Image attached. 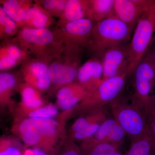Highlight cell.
I'll return each mask as SVG.
<instances>
[{
	"label": "cell",
	"mask_w": 155,
	"mask_h": 155,
	"mask_svg": "<svg viewBox=\"0 0 155 155\" xmlns=\"http://www.w3.org/2000/svg\"><path fill=\"white\" fill-rule=\"evenodd\" d=\"M87 6L88 0H68L64 14L57 21L55 26L60 27L87 18Z\"/></svg>",
	"instance_id": "obj_21"
},
{
	"label": "cell",
	"mask_w": 155,
	"mask_h": 155,
	"mask_svg": "<svg viewBox=\"0 0 155 155\" xmlns=\"http://www.w3.org/2000/svg\"><path fill=\"white\" fill-rule=\"evenodd\" d=\"M154 124H155V120L154 122H153L152 123H151V124H149V125H147V127H148V126H151V125H154Z\"/></svg>",
	"instance_id": "obj_35"
},
{
	"label": "cell",
	"mask_w": 155,
	"mask_h": 155,
	"mask_svg": "<svg viewBox=\"0 0 155 155\" xmlns=\"http://www.w3.org/2000/svg\"><path fill=\"white\" fill-rule=\"evenodd\" d=\"M114 0H88L87 18L95 23L105 19L111 15Z\"/></svg>",
	"instance_id": "obj_24"
},
{
	"label": "cell",
	"mask_w": 155,
	"mask_h": 155,
	"mask_svg": "<svg viewBox=\"0 0 155 155\" xmlns=\"http://www.w3.org/2000/svg\"><path fill=\"white\" fill-rule=\"evenodd\" d=\"M88 93L79 84L73 82L61 87L56 94L57 105L64 111L75 107Z\"/></svg>",
	"instance_id": "obj_18"
},
{
	"label": "cell",
	"mask_w": 155,
	"mask_h": 155,
	"mask_svg": "<svg viewBox=\"0 0 155 155\" xmlns=\"http://www.w3.org/2000/svg\"><path fill=\"white\" fill-rule=\"evenodd\" d=\"M21 97V101L17 107V119L21 120L31 111L45 105L41 91L23 82H19L17 87Z\"/></svg>",
	"instance_id": "obj_15"
},
{
	"label": "cell",
	"mask_w": 155,
	"mask_h": 155,
	"mask_svg": "<svg viewBox=\"0 0 155 155\" xmlns=\"http://www.w3.org/2000/svg\"><path fill=\"white\" fill-rule=\"evenodd\" d=\"M19 25L6 13L0 6V39L1 41L12 38L20 30Z\"/></svg>",
	"instance_id": "obj_26"
},
{
	"label": "cell",
	"mask_w": 155,
	"mask_h": 155,
	"mask_svg": "<svg viewBox=\"0 0 155 155\" xmlns=\"http://www.w3.org/2000/svg\"><path fill=\"white\" fill-rule=\"evenodd\" d=\"M134 72V91L129 98L143 110L151 97L150 94L155 83V49L147 52Z\"/></svg>",
	"instance_id": "obj_7"
},
{
	"label": "cell",
	"mask_w": 155,
	"mask_h": 155,
	"mask_svg": "<svg viewBox=\"0 0 155 155\" xmlns=\"http://www.w3.org/2000/svg\"><path fill=\"white\" fill-rule=\"evenodd\" d=\"M94 22L84 18L63 26H55L53 31L65 46L87 50Z\"/></svg>",
	"instance_id": "obj_8"
},
{
	"label": "cell",
	"mask_w": 155,
	"mask_h": 155,
	"mask_svg": "<svg viewBox=\"0 0 155 155\" xmlns=\"http://www.w3.org/2000/svg\"><path fill=\"white\" fill-rule=\"evenodd\" d=\"M84 50L65 46L60 55L48 66L51 91L75 82Z\"/></svg>",
	"instance_id": "obj_4"
},
{
	"label": "cell",
	"mask_w": 155,
	"mask_h": 155,
	"mask_svg": "<svg viewBox=\"0 0 155 155\" xmlns=\"http://www.w3.org/2000/svg\"><path fill=\"white\" fill-rule=\"evenodd\" d=\"M18 74L8 72L0 73V106L1 107L12 105L14 102L11 98L13 91L17 89L19 83Z\"/></svg>",
	"instance_id": "obj_23"
},
{
	"label": "cell",
	"mask_w": 155,
	"mask_h": 155,
	"mask_svg": "<svg viewBox=\"0 0 155 155\" xmlns=\"http://www.w3.org/2000/svg\"><path fill=\"white\" fill-rule=\"evenodd\" d=\"M125 130L114 117H108L91 138L84 140L91 143H108L122 144L126 136Z\"/></svg>",
	"instance_id": "obj_17"
},
{
	"label": "cell",
	"mask_w": 155,
	"mask_h": 155,
	"mask_svg": "<svg viewBox=\"0 0 155 155\" xmlns=\"http://www.w3.org/2000/svg\"><path fill=\"white\" fill-rule=\"evenodd\" d=\"M127 73L103 80L96 89L88 93L86 97L75 107L64 111V116L68 119L71 116H79L87 111L105 107L121 94L125 86Z\"/></svg>",
	"instance_id": "obj_5"
},
{
	"label": "cell",
	"mask_w": 155,
	"mask_h": 155,
	"mask_svg": "<svg viewBox=\"0 0 155 155\" xmlns=\"http://www.w3.org/2000/svg\"><path fill=\"white\" fill-rule=\"evenodd\" d=\"M48 66L47 63L28 56L22 62L17 74L23 82L40 91H50L51 84Z\"/></svg>",
	"instance_id": "obj_9"
},
{
	"label": "cell",
	"mask_w": 155,
	"mask_h": 155,
	"mask_svg": "<svg viewBox=\"0 0 155 155\" xmlns=\"http://www.w3.org/2000/svg\"><path fill=\"white\" fill-rule=\"evenodd\" d=\"M28 56L14 38L2 40L0 45L1 72H6L22 64Z\"/></svg>",
	"instance_id": "obj_16"
},
{
	"label": "cell",
	"mask_w": 155,
	"mask_h": 155,
	"mask_svg": "<svg viewBox=\"0 0 155 155\" xmlns=\"http://www.w3.org/2000/svg\"><path fill=\"white\" fill-rule=\"evenodd\" d=\"M151 155H155V148H154L153 147Z\"/></svg>",
	"instance_id": "obj_34"
},
{
	"label": "cell",
	"mask_w": 155,
	"mask_h": 155,
	"mask_svg": "<svg viewBox=\"0 0 155 155\" xmlns=\"http://www.w3.org/2000/svg\"><path fill=\"white\" fill-rule=\"evenodd\" d=\"M12 130L27 146L40 149L49 154L59 153V151L52 152L50 150L28 118L16 121Z\"/></svg>",
	"instance_id": "obj_14"
},
{
	"label": "cell",
	"mask_w": 155,
	"mask_h": 155,
	"mask_svg": "<svg viewBox=\"0 0 155 155\" xmlns=\"http://www.w3.org/2000/svg\"><path fill=\"white\" fill-rule=\"evenodd\" d=\"M36 128L49 148L52 152L59 151L65 140L66 121L61 119L28 118Z\"/></svg>",
	"instance_id": "obj_10"
},
{
	"label": "cell",
	"mask_w": 155,
	"mask_h": 155,
	"mask_svg": "<svg viewBox=\"0 0 155 155\" xmlns=\"http://www.w3.org/2000/svg\"><path fill=\"white\" fill-rule=\"evenodd\" d=\"M30 0H1L0 3L6 13L19 25L24 27V21L28 10L33 4Z\"/></svg>",
	"instance_id": "obj_20"
},
{
	"label": "cell",
	"mask_w": 155,
	"mask_h": 155,
	"mask_svg": "<svg viewBox=\"0 0 155 155\" xmlns=\"http://www.w3.org/2000/svg\"><path fill=\"white\" fill-rule=\"evenodd\" d=\"M153 0H114L112 14L126 24L131 31Z\"/></svg>",
	"instance_id": "obj_12"
},
{
	"label": "cell",
	"mask_w": 155,
	"mask_h": 155,
	"mask_svg": "<svg viewBox=\"0 0 155 155\" xmlns=\"http://www.w3.org/2000/svg\"><path fill=\"white\" fill-rule=\"evenodd\" d=\"M153 146L149 134L131 141L125 155H151Z\"/></svg>",
	"instance_id": "obj_27"
},
{
	"label": "cell",
	"mask_w": 155,
	"mask_h": 155,
	"mask_svg": "<svg viewBox=\"0 0 155 155\" xmlns=\"http://www.w3.org/2000/svg\"><path fill=\"white\" fill-rule=\"evenodd\" d=\"M130 28L113 14L95 23L87 50L93 57L101 59L108 50L129 43Z\"/></svg>",
	"instance_id": "obj_2"
},
{
	"label": "cell",
	"mask_w": 155,
	"mask_h": 155,
	"mask_svg": "<svg viewBox=\"0 0 155 155\" xmlns=\"http://www.w3.org/2000/svg\"><path fill=\"white\" fill-rule=\"evenodd\" d=\"M120 144L118 143H91L83 141L79 145L82 155H115Z\"/></svg>",
	"instance_id": "obj_25"
},
{
	"label": "cell",
	"mask_w": 155,
	"mask_h": 155,
	"mask_svg": "<svg viewBox=\"0 0 155 155\" xmlns=\"http://www.w3.org/2000/svg\"><path fill=\"white\" fill-rule=\"evenodd\" d=\"M113 117L125 130L131 141L148 134L143 110L130 98L119 95L108 104Z\"/></svg>",
	"instance_id": "obj_3"
},
{
	"label": "cell",
	"mask_w": 155,
	"mask_h": 155,
	"mask_svg": "<svg viewBox=\"0 0 155 155\" xmlns=\"http://www.w3.org/2000/svg\"><path fill=\"white\" fill-rule=\"evenodd\" d=\"M23 155H36L34 151L32 149L25 148Z\"/></svg>",
	"instance_id": "obj_33"
},
{
	"label": "cell",
	"mask_w": 155,
	"mask_h": 155,
	"mask_svg": "<svg viewBox=\"0 0 155 155\" xmlns=\"http://www.w3.org/2000/svg\"><path fill=\"white\" fill-rule=\"evenodd\" d=\"M58 114V106L52 104H49L44 105L31 111L25 115L23 119L26 118L52 119Z\"/></svg>",
	"instance_id": "obj_30"
},
{
	"label": "cell",
	"mask_w": 155,
	"mask_h": 155,
	"mask_svg": "<svg viewBox=\"0 0 155 155\" xmlns=\"http://www.w3.org/2000/svg\"><path fill=\"white\" fill-rule=\"evenodd\" d=\"M155 31V0L143 14L135 28L129 43L130 64L128 74L134 72L142 59L148 51Z\"/></svg>",
	"instance_id": "obj_6"
},
{
	"label": "cell",
	"mask_w": 155,
	"mask_h": 155,
	"mask_svg": "<svg viewBox=\"0 0 155 155\" xmlns=\"http://www.w3.org/2000/svg\"><path fill=\"white\" fill-rule=\"evenodd\" d=\"M104 69L101 60L92 57L81 66L75 82L88 93L94 91L103 81Z\"/></svg>",
	"instance_id": "obj_13"
},
{
	"label": "cell",
	"mask_w": 155,
	"mask_h": 155,
	"mask_svg": "<svg viewBox=\"0 0 155 155\" xmlns=\"http://www.w3.org/2000/svg\"><path fill=\"white\" fill-rule=\"evenodd\" d=\"M106 107L94 109L79 115L70 127L69 134L84 129L87 126L98 122H103L109 117Z\"/></svg>",
	"instance_id": "obj_22"
},
{
	"label": "cell",
	"mask_w": 155,
	"mask_h": 155,
	"mask_svg": "<svg viewBox=\"0 0 155 155\" xmlns=\"http://www.w3.org/2000/svg\"><path fill=\"white\" fill-rule=\"evenodd\" d=\"M56 20L45 10L37 1H33L24 21V27L30 28H49Z\"/></svg>",
	"instance_id": "obj_19"
},
{
	"label": "cell",
	"mask_w": 155,
	"mask_h": 155,
	"mask_svg": "<svg viewBox=\"0 0 155 155\" xmlns=\"http://www.w3.org/2000/svg\"><path fill=\"white\" fill-rule=\"evenodd\" d=\"M33 149L36 155H58L59 154L58 153V154H49L46 153L43 150L39 148H34Z\"/></svg>",
	"instance_id": "obj_32"
},
{
	"label": "cell",
	"mask_w": 155,
	"mask_h": 155,
	"mask_svg": "<svg viewBox=\"0 0 155 155\" xmlns=\"http://www.w3.org/2000/svg\"><path fill=\"white\" fill-rule=\"evenodd\" d=\"M13 38L28 56L49 64L60 55L64 48L49 28L23 27Z\"/></svg>",
	"instance_id": "obj_1"
},
{
	"label": "cell",
	"mask_w": 155,
	"mask_h": 155,
	"mask_svg": "<svg viewBox=\"0 0 155 155\" xmlns=\"http://www.w3.org/2000/svg\"><path fill=\"white\" fill-rule=\"evenodd\" d=\"M40 5L54 18L60 19L66 8L68 0H37Z\"/></svg>",
	"instance_id": "obj_28"
},
{
	"label": "cell",
	"mask_w": 155,
	"mask_h": 155,
	"mask_svg": "<svg viewBox=\"0 0 155 155\" xmlns=\"http://www.w3.org/2000/svg\"><path fill=\"white\" fill-rule=\"evenodd\" d=\"M103 80L127 73L130 64L129 43L111 48L102 57Z\"/></svg>",
	"instance_id": "obj_11"
},
{
	"label": "cell",
	"mask_w": 155,
	"mask_h": 155,
	"mask_svg": "<svg viewBox=\"0 0 155 155\" xmlns=\"http://www.w3.org/2000/svg\"><path fill=\"white\" fill-rule=\"evenodd\" d=\"M58 155H82L80 147L75 142L66 139Z\"/></svg>",
	"instance_id": "obj_31"
},
{
	"label": "cell",
	"mask_w": 155,
	"mask_h": 155,
	"mask_svg": "<svg viewBox=\"0 0 155 155\" xmlns=\"http://www.w3.org/2000/svg\"><path fill=\"white\" fill-rule=\"evenodd\" d=\"M115 155H122V154L121 153H120L119 152H117V153H116V154H115Z\"/></svg>",
	"instance_id": "obj_36"
},
{
	"label": "cell",
	"mask_w": 155,
	"mask_h": 155,
	"mask_svg": "<svg viewBox=\"0 0 155 155\" xmlns=\"http://www.w3.org/2000/svg\"><path fill=\"white\" fill-rule=\"evenodd\" d=\"M25 148L19 141L8 137H1L0 155H23Z\"/></svg>",
	"instance_id": "obj_29"
}]
</instances>
